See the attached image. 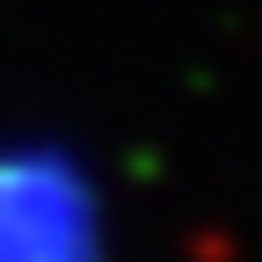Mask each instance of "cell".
I'll return each instance as SVG.
<instances>
[{"label":"cell","instance_id":"obj_1","mask_svg":"<svg viewBox=\"0 0 262 262\" xmlns=\"http://www.w3.org/2000/svg\"><path fill=\"white\" fill-rule=\"evenodd\" d=\"M80 248V211L44 204L37 175H0V262H73Z\"/></svg>","mask_w":262,"mask_h":262}]
</instances>
